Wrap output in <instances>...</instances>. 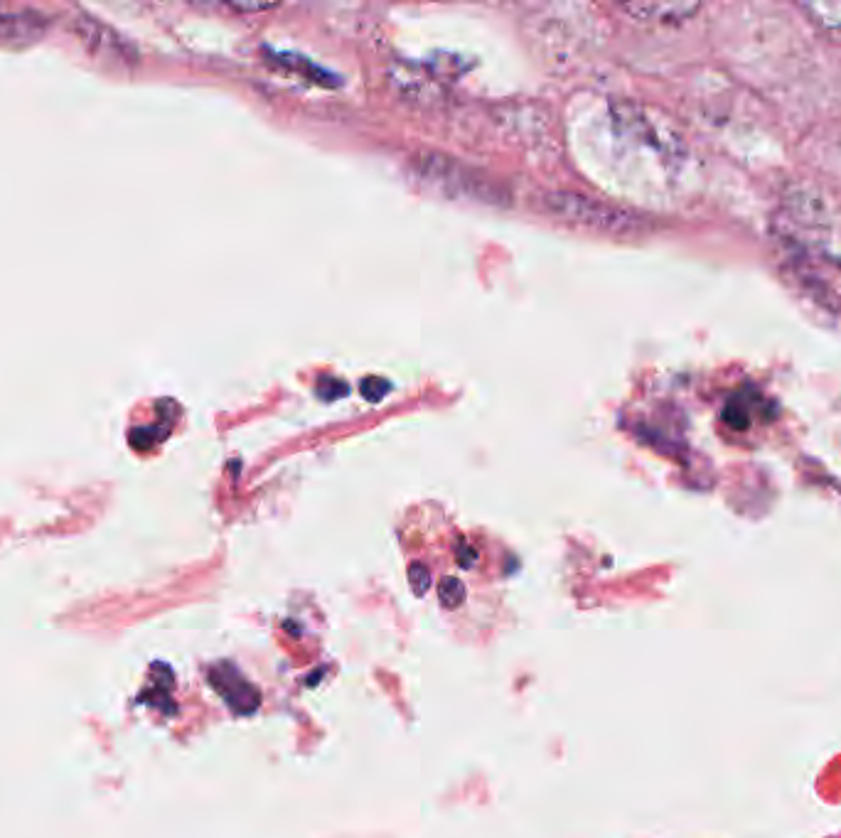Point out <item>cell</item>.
Masks as SVG:
<instances>
[{"label":"cell","instance_id":"cell-4","mask_svg":"<svg viewBox=\"0 0 841 838\" xmlns=\"http://www.w3.org/2000/svg\"><path fill=\"white\" fill-rule=\"evenodd\" d=\"M625 15H630L632 20H640V23H652V25H679L684 20H689L691 15H696L701 10V3H691V0H669V3H655V0H637V3H623L620 5Z\"/></svg>","mask_w":841,"mask_h":838},{"label":"cell","instance_id":"cell-6","mask_svg":"<svg viewBox=\"0 0 841 838\" xmlns=\"http://www.w3.org/2000/svg\"><path fill=\"white\" fill-rule=\"evenodd\" d=\"M800 8L810 15L814 25L841 35V0H810V3H802Z\"/></svg>","mask_w":841,"mask_h":838},{"label":"cell","instance_id":"cell-11","mask_svg":"<svg viewBox=\"0 0 841 838\" xmlns=\"http://www.w3.org/2000/svg\"><path fill=\"white\" fill-rule=\"evenodd\" d=\"M227 8L232 13H266V10H276L278 3H246V0H241V3H227Z\"/></svg>","mask_w":841,"mask_h":838},{"label":"cell","instance_id":"cell-5","mask_svg":"<svg viewBox=\"0 0 841 838\" xmlns=\"http://www.w3.org/2000/svg\"><path fill=\"white\" fill-rule=\"evenodd\" d=\"M47 30L45 15L30 8H0V42L3 45H30Z\"/></svg>","mask_w":841,"mask_h":838},{"label":"cell","instance_id":"cell-3","mask_svg":"<svg viewBox=\"0 0 841 838\" xmlns=\"http://www.w3.org/2000/svg\"><path fill=\"white\" fill-rule=\"evenodd\" d=\"M210 684L229 703L234 713H254L259 708V691L239 674L237 666L229 662L212 666Z\"/></svg>","mask_w":841,"mask_h":838},{"label":"cell","instance_id":"cell-1","mask_svg":"<svg viewBox=\"0 0 841 838\" xmlns=\"http://www.w3.org/2000/svg\"><path fill=\"white\" fill-rule=\"evenodd\" d=\"M411 165H414V173L421 182H426L428 187L441 192L448 200L485 204V207H507L510 204V192L505 185L490 180L485 173H478L468 165L455 163L448 155H414Z\"/></svg>","mask_w":841,"mask_h":838},{"label":"cell","instance_id":"cell-10","mask_svg":"<svg viewBox=\"0 0 841 838\" xmlns=\"http://www.w3.org/2000/svg\"><path fill=\"white\" fill-rule=\"evenodd\" d=\"M318 394L328 401L340 399V396L347 394V384L340 379H332V376H325V379L318 384Z\"/></svg>","mask_w":841,"mask_h":838},{"label":"cell","instance_id":"cell-2","mask_svg":"<svg viewBox=\"0 0 841 838\" xmlns=\"http://www.w3.org/2000/svg\"><path fill=\"white\" fill-rule=\"evenodd\" d=\"M541 207H544V212H549L551 217L559 219V222L573 224V227L581 229H591V232L623 234L635 229L632 214L623 212V209L613 207V204L608 202L581 195V192H546L544 200H541Z\"/></svg>","mask_w":841,"mask_h":838},{"label":"cell","instance_id":"cell-7","mask_svg":"<svg viewBox=\"0 0 841 838\" xmlns=\"http://www.w3.org/2000/svg\"><path fill=\"white\" fill-rule=\"evenodd\" d=\"M438 598H441V605L448 607V610H453V607H458L463 603L465 598V585L460 583L458 578H443L441 585H438Z\"/></svg>","mask_w":841,"mask_h":838},{"label":"cell","instance_id":"cell-8","mask_svg":"<svg viewBox=\"0 0 841 838\" xmlns=\"http://www.w3.org/2000/svg\"><path fill=\"white\" fill-rule=\"evenodd\" d=\"M360 389L367 401H382L384 396H387V391L391 389V384L387 379H382V376H367V379L362 381Z\"/></svg>","mask_w":841,"mask_h":838},{"label":"cell","instance_id":"cell-9","mask_svg":"<svg viewBox=\"0 0 841 838\" xmlns=\"http://www.w3.org/2000/svg\"><path fill=\"white\" fill-rule=\"evenodd\" d=\"M409 583L416 595H423L428 590V585H431V571H428L423 563H414V566L409 568Z\"/></svg>","mask_w":841,"mask_h":838}]
</instances>
